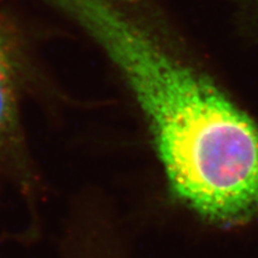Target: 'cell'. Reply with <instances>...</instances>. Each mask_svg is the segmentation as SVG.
<instances>
[{"instance_id":"obj_1","label":"cell","mask_w":258,"mask_h":258,"mask_svg":"<svg viewBox=\"0 0 258 258\" xmlns=\"http://www.w3.org/2000/svg\"><path fill=\"white\" fill-rule=\"evenodd\" d=\"M68 3L135 97L174 196L215 223L258 215V129L246 113L167 50L125 0Z\"/></svg>"},{"instance_id":"obj_2","label":"cell","mask_w":258,"mask_h":258,"mask_svg":"<svg viewBox=\"0 0 258 258\" xmlns=\"http://www.w3.org/2000/svg\"><path fill=\"white\" fill-rule=\"evenodd\" d=\"M15 114V91L12 68L0 44V137L10 128Z\"/></svg>"},{"instance_id":"obj_3","label":"cell","mask_w":258,"mask_h":258,"mask_svg":"<svg viewBox=\"0 0 258 258\" xmlns=\"http://www.w3.org/2000/svg\"><path fill=\"white\" fill-rule=\"evenodd\" d=\"M242 2H248V3L253 4L254 6H256L258 8V0H242Z\"/></svg>"}]
</instances>
